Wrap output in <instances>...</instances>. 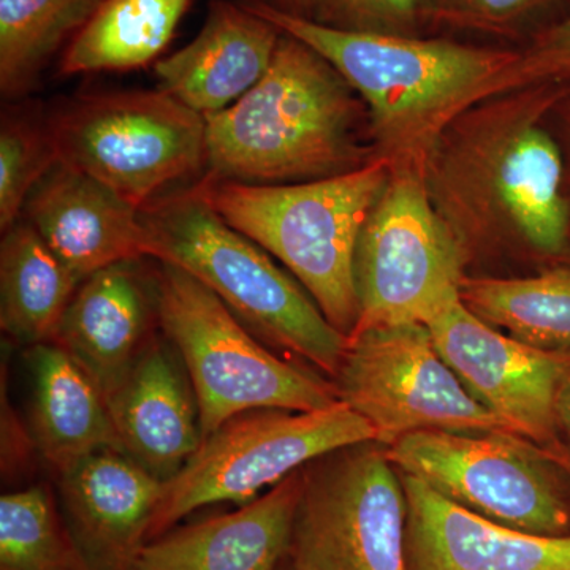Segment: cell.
<instances>
[{"mask_svg": "<svg viewBox=\"0 0 570 570\" xmlns=\"http://www.w3.org/2000/svg\"><path fill=\"white\" fill-rule=\"evenodd\" d=\"M558 107L547 86L493 94L456 116L428 154V197L466 265L498 254L570 264Z\"/></svg>", "mask_w": 570, "mask_h": 570, "instance_id": "cell-1", "label": "cell"}, {"mask_svg": "<svg viewBox=\"0 0 570 570\" xmlns=\"http://www.w3.org/2000/svg\"><path fill=\"white\" fill-rule=\"evenodd\" d=\"M285 36L332 63L367 110L377 157L423 170L428 154L456 116L505 91L519 50L422 36L326 28L265 0H239Z\"/></svg>", "mask_w": 570, "mask_h": 570, "instance_id": "cell-2", "label": "cell"}, {"mask_svg": "<svg viewBox=\"0 0 570 570\" xmlns=\"http://www.w3.org/2000/svg\"><path fill=\"white\" fill-rule=\"evenodd\" d=\"M205 119L206 176L214 179L317 181L377 159L358 94L317 51L285 33L264 78Z\"/></svg>", "mask_w": 570, "mask_h": 570, "instance_id": "cell-3", "label": "cell"}, {"mask_svg": "<svg viewBox=\"0 0 570 570\" xmlns=\"http://www.w3.org/2000/svg\"><path fill=\"white\" fill-rule=\"evenodd\" d=\"M392 174L377 157L335 178L295 184H246L205 176L195 193L214 212L277 258L321 307L351 335L358 318L356 243Z\"/></svg>", "mask_w": 570, "mask_h": 570, "instance_id": "cell-4", "label": "cell"}, {"mask_svg": "<svg viewBox=\"0 0 570 570\" xmlns=\"http://www.w3.org/2000/svg\"><path fill=\"white\" fill-rule=\"evenodd\" d=\"M140 214L153 258L200 281L266 346L302 356L330 381L336 377L347 336L291 273L225 223L194 187L157 197Z\"/></svg>", "mask_w": 570, "mask_h": 570, "instance_id": "cell-5", "label": "cell"}, {"mask_svg": "<svg viewBox=\"0 0 570 570\" xmlns=\"http://www.w3.org/2000/svg\"><path fill=\"white\" fill-rule=\"evenodd\" d=\"M156 296L157 321L181 355L204 439L247 412L317 411L340 401L335 382L273 354L208 287L178 266L160 264Z\"/></svg>", "mask_w": 570, "mask_h": 570, "instance_id": "cell-6", "label": "cell"}, {"mask_svg": "<svg viewBox=\"0 0 570 570\" xmlns=\"http://www.w3.org/2000/svg\"><path fill=\"white\" fill-rule=\"evenodd\" d=\"M363 442H374L373 426L343 401L317 411L238 415L205 438L181 471L164 482L149 542L197 509L245 505L313 461Z\"/></svg>", "mask_w": 570, "mask_h": 570, "instance_id": "cell-7", "label": "cell"}, {"mask_svg": "<svg viewBox=\"0 0 570 570\" xmlns=\"http://www.w3.org/2000/svg\"><path fill=\"white\" fill-rule=\"evenodd\" d=\"M56 163L110 187L138 212L206 165V119L163 91L85 97L47 126Z\"/></svg>", "mask_w": 570, "mask_h": 570, "instance_id": "cell-8", "label": "cell"}, {"mask_svg": "<svg viewBox=\"0 0 570 570\" xmlns=\"http://www.w3.org/2000/svg\"><path fill=\"white\" fill-rule=\"evenodd\" d=\"M466 266L431 205L423 170L392 165L356 243L358 318L351 335L381 326L430 324L461 299Z\"/></svg>", "mask_w": 570, "mask_h": 570, "instance_id": "cell-9", "label": "cell"}, {"mask_svg": "<svg viewBox=\"0 0 570 570\" xmlns=\"http://www.w3.org/2000/svg\"><path fill=\"white\" fill-rule=\"evenodd\" d=\"M385 450L397 471L482 519L535 535L570 534L564 466L520 434L419 431Z\"/></svg>", "mask_w": 570, "mask_h": 570, "instance_id": "cell-10", "label": "cell"}, {"mask_svg": "<svg viewBox=\"0 0 570 570\" xmlns=\"http://www.w3.org/2000/svg\"><path fill=\"white\" fill-rule=\"evenodd\" d=\"M333 382L340 401L373 426L382 448L419 431L513 433L464 387L426 325L381 326L347 336Z\"/></svg>", "mask_w": 570, "mask_h": 570, "instance_id": "cell-11", "label": "cell"}, {"mask_svg": "<svg viewBox=\"0 0 570 570\" xmlns=\"http://www.w3.org/2000/svg\"><path fill=\"white\" fill-rule=\"evenodd\" d=\"M305 472L292 530L295 570H407V498L387 450L363 442Z\"/></svg>", "mask_w": 570, "mask_h": 570, "instance_id": "cell-12", "label": "cell"}, {"mask_svg": "<svg viewBox=\"0 0 570 570\" xmlns=\"http://www.w3.org/2000/svg\"><path fill=\"white\" fill-rule=\"evenodd\" d=\"M426 326L464 387L513 433L546 449L568 469L558 436L557 396L570 354L540 351L502 335L461 299Z\"/></svg>", "mask_w": 570, "mask_h": 570, "instance_id": "cell-13", "label": "cell"}, {"mask_svg": "<svg viewBox=\"0 0 570 570\" xmlns=\"http://www.w3.org/2000/svg\"><path fill=\"white\" fill-rule=\"evenodd\" d=\"M24 213L78 284L119 262L153 257L140 212L110 187L61 163L37 184Z\"/></svg>", "mask_w": 570, "mask_h": 570, "instance_id": "cell-14", "label": "cell"}, {"mask_svg": "<svg viewBox=\"0 0 570 570\" xmlns=\"http://www.w3.org/2000/svg\"><path fill=\"white\" fill-rule=\"evenodd\" d=\"M62 515L94 570H134L164 482L126 453L100 450L61 474Z\"/></svg>", "mask_w": 570, "mask_h": 570, "instance_id": "cell-15", "label": "cell"}, {"mask_svg": "<svg viewBox=\"0 0 570 570\" xmlns=\"http://www.w3.org/2000/svg\"><path fill=\"white\" fill-rule=\"evenodd\" d=\"M400 474L407 498V570H570V534L502 527Z\"/></svg>", "mask_w": 570, "mask_h": 570, "instance_id": "cell-16", "label": "cell"}, {"mask_svg": "<svg viewBox=\"0 0 570 570\" xmlns=\"http://www.w3.org/2000/svg\"><path fill=\"white\" fill-rule=\"evenodd\" d=\"M138 264L119 262L86 277L52 340L91 377L105 401L145 348L157 317L156 279L149 281Z\"/></svg>", "mask_w": 570, "mask_h": 570, "instance_id": "cell-17", "label": "cell"}, {"mask_svg": "<svg viewBox=\"0 0 570 570\" xmlns=\"http://www.w3.org/2000/svg\"><path fill=\"white\" fill-rule=\"evenodd\" d=\"M281 36L242 3L214 0L200 33L156 63L159 91L205 118L227 110L264 78Z\"/></svg>", "mask_w": 570, "mask_h": 570, "instance_id": "cell-18", "label": "cell"}, {"mask_svg": "<svg viewBox=\"0 0 570 570\" xmlns=\"http://www.w3.org/2000/svg\"><path fill=\"white\" fill-rule=\"evenodd\" d=\"M305 472L238 510L146 543L134 570H279L287 558Z\"/></svg>", "mask_w": 570, "mask_h": 570, "instance_id": "cell-19", "label": "cell"}, {"mask_svg": "<svg viewBox=\"0 0 570 570\" xmlns=\"http://www.w3.org/2000/svg\"><path fill=\"white\" fill-rule=\"evenodd\" d=\"M107 406L122 452L163 482L204 441L193 385L163 344L142 348Z\"/></svg>", "mask_w": 570, "mask_h": 570, "instance_id": "cell-20", "label": "cell"}, {"mask_svg": "<svg viewBox=\"0 0 570 570\" xmlns=\"http://www.w3.org/2000/svg\"><path fill=\"white\" fill-rule=\"evenodd\" d=\"M29 370L32 444L59 475L100 450L124 453L102 393L62 347H31Z\"/></svg>", "mask_w": 570, "mask_h": 570, "instance_id": "cell-21", "label": "cell"}, {"mask_svg": "<svg viewBox=\"0 0 570 570\" xmlns=\"http://www.w3.org/2000/svg\"><path fill=\"white\" fill-rule=\"evenodd\" d=\"M78 285L28 220L3 232L0 326L14 343L33 347L55 340Z\"/></svg>", "mask_w": 570, "mask_h": 570, "instance_id": "cell-22", "label": "cell"}, {"mask_svg": "<svg viewBox=\"0 0 570 570\" xmlns=\"http://www.w3.org/2000/svg\"><path fill=\"white\" fill-rule=\"evenodd\" d=\"M461 302L480 321L540 351L570 354V264L521 277L464 276Z\"/></svg>", "mask_w": 570, "mask_h": 570, "instance_id": "cell-23", "label": "cell"}, {"mask_svg": "<svg viewBox=\"0 0 570 570\" xmlns=\"http://www.w3.org/2000/svg\"><path fill=\"white\" fill-rule=\"evenodd\" d=\"M193 0H104L70 41L62 75L132 70L156 61Z\"/></svg>", "mask_w": 570, "mask_h": 570, "instance_id": "cell-24", "label": "cell"}, {"mask_svg": "<svg viewBox=\"0 0 570 570\" xmlns=\"http://www.w3.org/2000/svg\"><path fill=\"white\" fill-rule=\"evenodd\" d=\"M104 0H0V89L32 88L52 56L91 21Z\"/></svg>", "mask_w": 570, "mask_h": 570, "instance_id": "cell-25", "label": "cell"}, {"mask_svg": "<svg viewBox=\"0 0 570 570\" xmlns=\"http://www.w3.org/2000/svg\"><path fill=\"white\" fill-rule=\"evenodd\" d=\"M0 570H94L48 489L0 498Z\"/></svg>", "mask_w": 570, "mask_h": 570, "instance_id": "cell-26", "label": "cell"}, {"mask_svg": "<svg viewBox=\"0 0 570 570\" xmlns=\"http://www.w3.org/2000/svg\"><path fill=\"white\" fill-rule=\"evenodd\" d=\"M56 164L47 126L18 115L3 116L0 130V227L20 220L29 195Z\"/></svg>", "mask_w": 570, "mask_h": 570, "instance_id": "cell-27", "label": "cell"}, {"mask_svg": "<svg viewBox=\"0 0 570 570\" xmlns=\"http://www.w3.org/2000/svg\"><path fill=\"white\" fill-rule=\"evenodd\" d=\"M569 0H422L423 21L510 36L564 17ZM530 33V36H531Z\"/></svg>", "mask_w": 570, "mask_h": 570, "instance_id": "cell-28", "label": "cell"}, {"mask_svg": "<svg viewBox=\"0 0 570 570\" xmlns=\"http://www.w3.org/2000/svg\"><path fill=\"white\" fill-rule=\"evenodd\" d=\"M306 18L340 31L420 36L422 0H311Z\"/></svg>", "mask_w": 570, "mask_h": 570, "instance_id": "cell-29", "label": "cell"}, {"mask_svg": "<svg viewBox=\"0 0 570 570\" xmlns=\"http://www.w3.org/2000/svg\"><path fill=\"white\" fill-rule=\"evenodd\" d=\"M523 86H547L560 97L558 110L570 107V13L527 37L505 91Z\"/></svg>", "mask_w": 570, "mask_h": 570, "instance_id": "cell-30", "label": "cell"}, {"mask_svg": "<svg viewBox=\"0 0 570 570\" xmlns=\"http://www.w3.org/2000/svg\"><path fill=\"white\" fill-rule=\"evenodd\" d=\"M554 126H558V138H560L562 154L566 165V190L570 200V107L561 108L554 115Z\"/></svg>", "mask_w": 570, "mask_h": 570, "instance_id": "cell-31", "label": "cell"}, {"mask_svg": "<svg viewBox=\"0 0 570 570\" xmlns=\"http://www.w3.org/2000/svg\"><path fill=\"white\" fill-rule=\"evenodd\" d=\"M557 420L558 426L564 431L570 441V367L562 379L557 396Z\"/></svg>", "mask_w": 570, "mask_h": 570, "instance_id": "cell-32", "label": "cell"}, {"mask_svg": "<svg viewBox=\"0 0 570 570\" xmlns=\"http://www.w3.org/2000/svg\"><path fill=\"white\" fill-rule=\"evenodd\" d=\"M275 6L291 13L307 17L309 14L311 0H275Z\"/></svg>", "mask_w": 570, "mask_h": 570, "instance_id": "cell-33", "label": "cell"}, {"mask_svg": "<svg viewBox=\"0 0 570 570\" xmlns=\"http://www.w3.org/2000/svg\"><path fill=\"white\" fill-rule=\"evenodd\" d=\"M279 570H295V569H294V568H292V566H291V564H288V566H287V568H285V569H284V568H281Z\"/></svg>", "mask_w": 570, "mask_h": 570, "instance_id": "cell-34", "label": "cell"}]
</instances>
